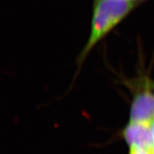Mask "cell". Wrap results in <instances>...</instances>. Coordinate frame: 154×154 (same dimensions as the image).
Wrapping results in <instances>:
<instances>
[{
    "label": "cell",
    "mask_w": 154,
    "mask_h": 154,
    "mask_svg": "<svg viewBox=\"0 0 154 154\" xmlns=\"http://www.w3.org/2000/svg\"><path fill=\"white\" fill-rule=\"evenodd\" d=\"M140 3L131 0H94L89 35L77 58L79 69L96 44L109 35Z\"/></svg>",
    "instance_id": "6da1fadb"
},
{
    "label": "cell",
    "mask_w": 154,
    "mask_h": 154,
    "mask_svg": "<svg viewBox=\"0 0 154 154\" xmlns=\"http://www.w3.org/2000/svg\"><path fill=\"white\" fill-rule=\"evenodd\" d=\"M129 121L151 124L154 121V91L147 88H133Z\"/></svg>",
    "instance_id": "7a4b0ae2"
},
{
    "label": "cell",
    "mask_w": 154,
    "mask_h": 154,
    "mask_svg": "<svg viewBox=\"0 0 154 154\" xmlns=\"http://www.w3.org/2000/svg\"><path fill=\"white\" fill-rule=\"evenodd\" d=\"M121 136L128 147L136 146L153 150L151 124L129 121L121 131Z\"/></svg>",
    "instance_id": "3957f363"
},
{
    "label": "cell",
    "mask_w": 154,
    "mask_h": 154,
    "mask_svg": "<svg viewBox=\"0 0 154 154\" xmlns=\"http://www.w3.org/2000/svg\"><path fill=\"white\" fill-rule=\"evenodd\" d=\"M129 86L132 88H147L154 91V80L141 76L134 79H129Z\"/></svg>",
    "instance_id": "277c9868"
},
{
    "label": "cell",
    "mask_w": 154,
    "mask_h": 154,
    "mask_svg": "<svg viewBox=\"0 0 154 154\" xmlns=\"http://www.w3.org/2000/svg\"><path fill=\"white\" fill-rule=\"evenodd\" d=\"M128 150V154H153V150L143 149V148L131 146Z\"/></svg>",
    "instance_id": "5b68a950"
},
{
    "label": "cell",
    "mask_w": 154,
    "mask_h": 154,
    "mask_svg": "<svg viewBox=\"0 0 154 154\" xmlns=\"http://www.w3.org/2000/svg\"><path fill=\"white\" fill-rule=\"evenodd\" d=\"M151 132H152V139H153V152L154 154V121L151 124Z\"/></svg>",
    "instance_id": "8992f818"
},
{
    "label": "cell",
    "mask_w": 154,
    "mask_h": 154,
    "mask_svg": "<svg viewBox=\"0 0 154 154\" xmlns=\"http://www.w3.org/2000/svg\"><path fill=\"white\" fill-rule=\"evenodd\" d=\"M131 1H137V2H142L143 0H131Z\"/></svg>",
    "instance_id": "52a82bcc"
}]
</instances>
